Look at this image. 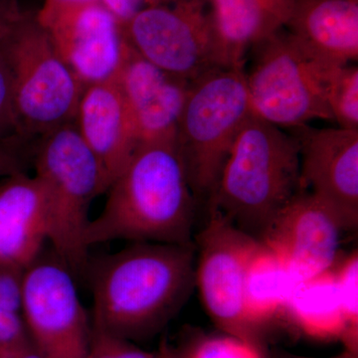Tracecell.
<instances>
[{
    "mask_svg": "<svg viewBox=\"0 0 358 358\" xmlns=\"http://www.w3.org/2000/svg\"><path fill=\"white\" fill-rule=\"evenodd\" d=\"M343 231L327 204L301 190L278 212L259 240L301 281L334 268Z\"/></svg>",
    "mask_w": 358,
    "mask_h": 358,
    "instance_id": "cell-13",
    "label": "cell"
},
{
    "mask_svg": "<svg viewBox=\"0 0 358 358\" xmlns=\"http://www.w3.org/2000/svg\"><path fill=\"white\" fill-rule=\"evenodd\" d=\"M0 1H2V0H0Z\"/></svg>",
    "mask_w": 358,
    "mask_h": 358,
    "instance_id": "cell-35",
    "label": "cell"
},
{
    "mask_svg": "<svg viewBox=\"0 0 358 358\" xmlns=\"http://www.w3.org/2000/svg\"><path fill=\"white\" fill-rule=\"evenodd\" d=\"M37 22L84 87L115 82L131 51L124 25L100 2H44Z\"/></svg>",
    "mask_w": 358,
    "mask_h": 358,
    "instance_id": "cell-10",
    "label": "cell"
},
{
    "mask_svg": "<svg viewBox=\"0 0 358 358\" xmlns=\"http://www.w3.org/2000/svg\"><path fill=\"white\" fill-rule=\"evenodd\" d=\"M22 167L20 157L9 143L0 145V179L8 178L13 174L21 173Z\"/></svg>",
    "mask_w": 358,
    "mask_h": 358,
    "instance_id": "cell-29",
    "label": "cell"
},
{
    "mask_svg": "<svg viewBox=\"0 0 358 358\" xmlns=\"http://www.w3.org/2000/svg\"><path fill=\"white\" fill-rule=\"evenodd\" d=\"M45 1L58 4H80L89 3V2H99V0H45Z\"/></svg>",
    "mask_w": 358,
    "mask_h": 358,
    "instance_id": "cell-33",
    "label": "cell"
},
{
    "mask_svg": "<svg viewBox=\"0 0 358 358\" xmlns=\"http://www.w3.org/2000/svg\"><path fill=\"white\" fill-rule=\"evenodd\" d=\"M336 282L343 312H345L348 331L345 338V350L357 352L358 348V255L353 252L343 262L334 268Z\"/></svg>",
    "mask_w": 358,
    "mask_h": 358,
    "instance_id": "cell-22",
    "label": "cell"
},
{
    "mask_svg": "<svg viewBox=\"0 0 358 358\" xmlns=\"http://www.w3.org/2000/svg\"><path fill=\"white\" fill-rule=\"evenodd\" d=\"M287 31L327 64L358 58V0H296Z\"/></svg>",
    "mask_w": 358,
    "mask_h": 358,
    "instance_id": "cell-18",
    "label": "cell"
},
{
    "mask_svg": "<svg viewBox=\"0 0 358 358\" xmlns=\"http://www.w3.org/2000/svg\"><path fill=\"white\" fill-rule=\"evenodd\" d=\"M300 148L301 190L327 204L343 226L358 224V129H289Z\"/></svg>",
    "mask_w": 358,
    "mask_h": 358,
    "instance_id": "cell-12",
    "label": "cell"
},
{
    "mask_svg": "<svg viewBox=\"0 0 358 358\" xmlns=\"http://www.w3.org/2000/svg\"><path fill=\"white\" fill-rule=\"evenodd\" d=\"M107 192L87 229L89 248L117 240L192 244L197 199L176 138L141 143Z\"/></svg>",
    "mask_w": 358,
    "mask_h": 358,
    "instance_id": "cell-1",
    "label": "cell"
},
{
    "mask_svg": "<svg viewBox=\"0 0 358 358\" xmlns=\"http://www.w3.org/2000/svg\"><path fill=\"white\" fill-rule=\"evenodd\" d=\"M11 75L20 136H43L74 122L85 87L36 18L21 14L0 41Z\"/></svg>",
    "mask_w": 358,
    "mask_h": 358,
    "instance_id": "cell-7",
    "label": "cell"
},
{
    "mask_svg": "<svg viewBox=\"0 0 358 358\" xmlns=\"http://www.w3.org/2000/svg\"><path fill=\"white\" fill-rule=\"evenodd\" d=\"M285 312L310 338L343 341L348 324L334 268L296 282Z\"/></svg>",
    "mask_w": 358,
    "mask_h": 358,
    "instance_id": "cell-19",
    "label": "cell"
},
{
    "mask_svg": "<svg viewBox=\"0 0 358 358\" xmlns=\"http://www.w3.org/2000/svg\"><path fill=\"white\" fill-rule=\"evenodd\" d=\"M129 45L164 72L192 82L223 68L205 0L148 7L124 24Z\"/></svg>",
    "mask_w": 358,
    "mask_h": 358,
    "instance_id": "cell-8",
    "label": "cell"
},
{
    "mask_svg": "<svg viewBox=\"0 0 358 358\" xmlns=\"http://www.w3.org/2000/svg\"><path fill=\"white\" fill-rule=\"evenodd\" d=\"M20 136L13 105V75L3 49L0 46V145Z\"/></svg>",
    "mask_w": 358,
    "mask_h": 358,
    "instance_id": "cell-26",
    "label": "cell"
},
{
    "mask_svg": "<svg viewBox=\"0 0 358 358\" xmlns=\"http://www.w3.org/2000/svg\"><path fill=\"white\" fill-rule=\"evenodd\" d=\"M41 138L35 176L46 197L48 241L66 268L81 272L89 263L90 208L110 182L74 122Z\"/></svg>",
    "mask_w": 358,
    "mask_h": 358,
    "instance_id": "cell-4",
    "label": "cell"
},
{
    "mask_svg": "<svg viewBox=\"0 0 358 358\" xmlns=\"http://www.w3.org/2000/svg\"><path fill=\"white\" fill-rule=\"evenodd\" d=\"M31 345L22 313L0 306V357L9 358Z\"/></svg>",
    "mask_w": 358,
    "mask_h": 358,
    "instance_id": "cell-25",
    "label": "cell"
},
{
    "mask_svg": "<svg viewBox=\"0 0 358 358\" xmlns=\"http://www.w3.org/2000/svg\"><path fill=\"white\" fill-rule=\"evenodd\" d=\"M298 282L281 257L260 241L245 274L244 308L252 326L256 329L285 312Z\"/></svg>",
    "mask_w": 358,
    "mask_h": 358,
    "instance_id": "cell-20",
    "label": "cell"
},
{
    "mask_svg": "<svg viewBox=\"0 0 358 358\" xmlns=\"http://www.w3.org/2000/svg\"><path fill=\"white\" fill-rule=\"evenodd\" d=\"M192 244L138 242L96 266L93 327L134 341L155 333L195 287Z\"/></svg>",
    "mask_w": 358,
    "mask_h": 358,
    "instance_id": "cell-2",
    "label": "cell"
},
{
    "mask_svg": "<svg viewBox=\"0 0 358 358\" xmlns=\"http://www.w3.org/2000/svg\"><path fill=\"white\" fill-rule=\"evenodd\" d=\"M296 0H206L223 68L245 67L252 47L285 28Z\"/></svg>",
    "mask_w": 358,
    "mask_h": 358,
    "instance_id": "cell-17",
    "label": "cell"
},
{
    "mask_svg": "<svg viewBox=\"0 0 358 358\" xmlns=\"http://www.w3.org/2000/svg\"><path fill=\"white\" fill-rule=\"evenodd\" d=\"M21 13L17 6L10 0L0 1V41L3 39Z\"/></svg>",
    "mask_w": 358,
    "mask_h": 358,
    "instance_id": "cell-30",
    "label": "cell"
},
{
    "mask_svg": "<svg viewBox=\"0 0 358 358\" xmlns=\"http://www.w3.org/2000/svg\"><path fill=\"white\" fill-rule=\"evenodd\" d=\"M10 358H41V357H40L38 352L31 345L16 353V355H13Z\"/></svg>",
    "mask_w": 358,
    "mask_h": 358,
    "instance_id": "cell-32",
    "label": "cell"
},
{
    "mask_svg": "<svg viewBox=\"0 0 358 358\" xmlns=\"http://www.w3.org/2000/svg\"><path fill=\"white\" fill-rule=\"evenodd\" d=\"M186 358H264L255 343L226 334L205 339Z\"/></svg>",
    "mask_w": 358,
    "mask_h": 358,
    "instance_id": "cell-23",
    "label": "cell"
},
{
    "mask_svg": "<svg viewBox=\"0 0 358 358\" xmlns=\"http://www.w3.org/2000/svg\"><path fill=\"white\" fill-rule=\"evenodd\" d=\"M205 1H206V0H205Z\"/></svg>",
    "mask_w": 358,
    "mask_h": 358,
    "instance_id": "cell-36",
    "label": "cell"
},
{
    "mask_svg": "<svg viewBox=\"0 0 358 358\" xmlns=\"http://www.w3.org/2000/svg\"><path fill=\"white\" fill-rule=\"evenodd\" d=\"M25 270L0 267V306L22 313Z\"/></svg>",
    "mask_w": 358,
    "mask_h": 358,
    "instance_id": "cell-27",
    "label": "cell"
},
{
    "mask_svg": "<svg viewBox=\"0 0 358 358\" xmlns=\"http://www.w3.org/2000/svg\"><path fill=\"white\" fill-rule=\"evenodd\" d=\"M154 358H186V355L176 352L173 348L164 343L160 346L159 352L155 353Z\"/></svg>",
    "mask_w": 358,
    "mask_h": 358,
    "instance_id": "cell-31",
    "label": "cell"
},
{
    "mask_svg": "<svg viewBox=\"0 0 358 358\" xmlns=\"http://www.w3.org/2000/svg\"><path fill=\"white\" fill-rule=\"evenodd\" d=\"M47 241L46 197L36 176L0 179V267L26 270Z\"/></svg>",
    "mask_w": 358,
    "mask_h": 358,
    "instance_id": "cell-16",
    "label": "cell"
},
{
    "mask_svg": "<svg viewBox=\"0 0 358 358\" xmlns=\"http://www.w3.org/2000/svg\"><path fill=\"white\" fill-rule=\"evenodd\" d=\"M357 355V352H350V350H345V352L341 353V355L334 358H358Z\"/></svg>",
    "mask_w": 358,
    "mask_h": 358,
    "instance_id": "cell-34",
    "label": "cell"
},
{
    "mask_svg": "<svg viewBox=\"0 0 358 358\" xmlns=\"http://www.w3.org/2000/svg\"><path fill=\"white\" fill-rule=\"evenodd\" d=\"M209 219L197 238L195 286L205 310L224 333L254 343L255 327L244 308L247 265L260 240L244 232L218 213Z\"/></svg>",
    "mask_w": 358,
    "mask_h": 358,
    "instance_id": "cell-9",
    "label": "cell"
},
{
    "mask_svg": "<svg viewBox=\"0 0 358 358\" xmlns=\"http://www.w3.org/2000/svg\"><path fill=\"white\" fill-rule=\"evenodd\" d=\"M174 0H99L122 25L148 7L171 3Z\"/></svg>",
    "mask_w": 358,
    "mask_h": 358,
    "instance_id": "cell-28",
    "label": "cell"
},
{
    "mask_svg": "<svg viewBox=\"0 0 358 358\" xmlns=\"http://www.w3.org/2000/svg\"><path fill=\"white\" fill-rule=\"evenodd\" d=\"M300 192L296 138L253 114L240 129L207 206L259 240Z\"/></svg>",
    "mask_w": 358,
    "mask_h": 358,
    "instance_id": "cell-3",
    "label": "cell"
},
{
    "mask_svg": "<svg viewBox=\"0 0 358 358\" xmlns=\"http://www.w3.org/2000/svg\"><path fill=\"white\" fill-rule=\"evenodd\" d=\"M327 106L339 128L358 129V68H336L327 87Z\"/></svg>",
    "mask_w": 358,
    "mask_h": 358,
    "instance_id": "cell-21",
    "label": "cell"
},
{
    "mask_svg": "<svg viewBox=\"0 0 358 358\" xmlns=\"http://www.w3.org/2000/svg\"><path fill=\"white\" fill-rule=\"evenodd\" d=\"M0 358H2V357H0Z\"/></svg>",
    "mask_w": 358,
    "mask_h": 358,
    "instance_id": "cell-37",
    "label": "cell"
},
{
    "mask_svg": "<svg viewBox=\"0 0 358 358\" xmlns=\"http://www.w3.org/2000/svg\"><path fill=\"white\" fill-rule=\"evenodd\" d=\"M115 83L140 143L176 138L192 82L164 72L131 48Z\"/></svg>",
    "mask_w": 358,
    "mask_h": 358,
    "instance_id": "cell-14",
    "label": "cell"
},
{
    "mask_svg": "<svg viewBox=\"0 0 358 358\" xmlns=\"http://www.w3.org/2000/svg\"><path fill=\"white\" fill-rule=\"evenodd\" d=\"M22 317L41 358H86L92 327L69 268L36 262L23 275Z\"/></svg>",
    "mask_w": 358,
    "mask_h": 358,
    "instance_id": "cell-11",
    "label": "cell"
},
{
    "mask_svg": "<svg viewBox=\"0 0 358 358\" xmlns=\"http://www.w3.org/2000/svg\"><path fill=\"white\" fill-rule=\"evenodd\" d=\"M74 124L102 166L110 186L141 143L117 84L85 87Z\"/></svg>",
    "mask_w": 358,
    "mask_h": 358,
    "instance_id": "cell-15",
    "label": "cell"
},
{
    "mask_svg": "<svg viewBox=\"0 0 358 358\" xmlns=\"http://www.w3.org/2000/svg\"><path fill=\"white\" fill-rule=\"evenodd\" d=\"M252 115L245 67L216 68L190 84L176 141L197 201L211 199L238 134Z\"/></svg>",
    "mask_w": 358,
    "mask_h": 358,
    "instance_id": "cell-5",
    "label": "cell"
},
{
    "mask_svg": "<svg viewBox=\"0 0 358 358\" xmlns=\"http://www.w3.org/2000/svg\"><path fill=\"white\" fill-rule=\"evenodd\" d=\"M155 353L141 350L128 339L92 327L86 358H154Z\"/></svg>",
    "mask_w": 358,
    "mask_h": 358,
    "instance_id": "cell-24",
    "label": "cell"
},
{
    "mask_svg": "<svg viewBox=\"0 0 358 358\" xmlns=\"http://www.w3.org/2000/svg\"><path fill=\"white\" fill-rule=\"evenodd\" d=\"M246 75L252 112L279 128L333 121L327 87L336 66L308 51L286 28L252 47Z\"/></svg>",
    "mask_w": 358,
    "mask_h": 358,
    "instance_id": "cell-6",
    "label": "cell"
}]
</instances>
